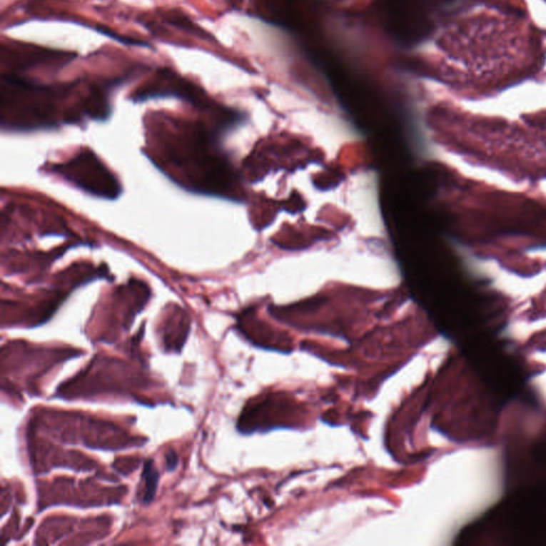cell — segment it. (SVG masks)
Listing matches in <instances>:
<instances>
[{
  "label": "cell",
  "instance_id": "3957f363",
  "mask_svg": "<svg viewBox=\"0 0 546 546\" xmlns=\"http://www.w3.org/2000/svg\"><path fill=\"white\" fill-rule=\"evenodd\" d=\"M166 461H167V470H169V472H171V470H174L178 467V457L174 450H170V452L168 453L167 455H166Z\"/></svg>",
  "mask_w": 546,
  "mask_h": 546
},
{
  "label": "cell",
  "instance_id": "7a4b0ae2",
  "mask_svg": "<svg viewBox=\"0 0 546 546\" xmlns=\"http://www.w3.org/2000/svg\"><path fill=\"white\" fill-rule=\"evenodd\" d=\"M142 477H143L144 481H146V493H144L143 504L148 505L154 500L159 483V472L155 468L153 460H148L144 464Z\"/></svg>",
  "mask_w": 546,
  "mask_h": 546
},
{
  "label": "cell",
  "instance_id": "6da1fadb",
  "mask_svg": "<svg viewBox=\"0 0 546 546\" xmlns=\"http://www.w3.org/2000/svg\"><path fill=\"white\" fill-rule=\"evenodd\" d=\"M54 170L95 196L113 198L120 193V186L116 178L90 151H84L72 161L57 166Z\"/></svg>",
  "mask_w": 546,
  "mask_h": 546
}]
</instances>
